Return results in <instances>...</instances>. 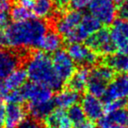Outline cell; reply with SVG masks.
Listing matches in <instances>:
<instances>
[{
  "instance_id": "9c48e42d",
  "label": "cell",
  "mask_w": 128,
  "mask_h": 128,
  "mask_svg": "<svg viewBox=\"0 0 128 128\" xmlns=\"http://www.w3.org/2000/svg\"><path fill=\"white\" fill-rule=\"evenodd\" d=\"M110 35L116 52L128 54V22L121 18L114 20Z\"/></svg>"
},
{
  "instance_id": "6da1fadb",
  "label": "cell",
  "mask_w": 128,
  "mask_h": 128,
  "mask_svg": "<svg viewBox=\"0 0 128 128\" xmlns=\"http://www.w3.org/2000/svg\"><path fill=\"white\" fill-rule=\"evenodd\" d=\"M48 30V24L42 20L31 18L25 21L13 22L4 30L6 45L18 49L36 48Z\"/></svg>"
},
{
  "instance_id": "4dcf8cb0",
  "label": "cell",
  "mask_w": 128,
  "mask_h": 128,
  "mask_svg": "<svg viewBox=\"0 0 128 128\" xmlns=\"http://www.w3.org/2000/svg\"><path fill=\"white\" fill-rule=\"evenodd\" d=\"M117 14H118L121 20H127L128 18V0H126L121 4L117 6Z\"/></svg>"
},
{
  "instance_id": "d6a6232c",
  "label": "cell",
  "mask_w": 128,
  "mask_h": 128,
  "mask_svg": "<svg viewBox=\"0 0 128 128\" xmlns=\"http://www.w3.org/2000/svg\"><path fill=\"white\" fill-rule=\"evenodd\" d=\"M55 6L58 8L60 11H64L66 10L68 6H70L68 0H52Z\"/></svg>"
},
{
  "instance_id": "e0dca14e",
  "label": "cell",
  "mask_w": 128,
  "mask_h": 128,
  "mask_svg": "<svg viewBox=\"0 0 128 128\" xmlns=\"http://www.w3.org/2000/svg\"><path fill=\"white\" fill-rule=\"evenodd\" d=\"M44 128H71L72 123L62 109H54L44 118Z\"/></svg>"
},
{
  "instance_id": "7bdbcfd3",
  "label": "cell",
  "mask_w": 128,
  "mask_h": 128,
  "mask_svg": "<svg viewBox=\"0 0 128 128\" xmlns=\"http://www.w3.org/2000/svg\"><path fill=\"white\" fill-rule=\"evenodd\" d=\"M112 1H113V0H112Z\"/></svg>"
},
{
  "instance_id": "5b68a950",
  "label": "cell",
  "mask_w": 128,
  "mask_h": 128,
  "mask_svg": "<svg viewBox=\"0 0 128 128\" xmlns=\"http://www.w3.org/2000/svg\"><path fill=\"white\" fill-rule=\"evenodd\" d=\"M89 10L90 14L104 26L112 25L117 15V6L112 0H91Z\"/></svg>"
},
{
  "instance_id": "44dd1931",
  "label": "cell",
  "mask_w": 128,
  "mask_h": 128,
  "mask_svg": "<svg viewBox=\"0 0 128 128\" xmlns=\"http://www.w3.org/2000/svg\"><path fill=\"white\" fill-rule=\"evenodd\" d=\"M108 84V82H106L101 77L96 76L94 72L90 70L89 78H88L87 85H86V89L89 91V94L98 98H103Z\"/></svg>"
},
{
  "instance_id": "8fae6325",
  "label": "cell",
  "mask_w": 128,
  "mask_h": 128,
  "mask_svg": "<svg viewBox=\"0 0 128 128\" xmlns=\"http://www.w3.org/2000/svg\"><path fill=\"white\" fill-rule=\"evenodd\" d=\"M82 15L84 14L77 10H72L63 13L55 24V27L58 34L64 39H66L75 31V29L79 25Z\"/></svg>"
},
{
  "instance_id": "5bb4252c",
  "label": "cell",
  "mask_w": 128,
  "mask_h": 128,
  "mask_svg": "<svg viewBox=\"0 0 128 128\" xmlns=\"http://www.w3.org/2000/svg\"><path fill=\"white\" fill-rule=\"evenodd\" d=\"M21 60L18 54L9 50H0V79H4L18 68Z\"/></svg>"
},
{
  "instance_id": "7c38bea8",
  "label": "cell",
  "mask_w": 128,
  "mask_h": 128,
  "mask_svg": "<svg viewBox=\"0 0 128 128\" xmlns=\"http://www.w3.org/2000/svg\"><path fill=\"white\" fill-rule=\"evenodd\" d=\"M26 113L21 104L8 103L4 107V128H16L26 118Z\"/></svg>"
},
{
  "instance_id": "f35d334b",
  "label": "cell",
  "mask_w": 128,
  "mask_h": 128,
  "mask_svg": "<svg viewBox=\"0 0 128 128\" xmlns=\"http://www.w3.org/2000/svg\"><path fill=\"white\" fill-rule=\"evenodd\" d=\"M94 128H102V127H100V126H98V127H94Z\"/></svg>"
},
{
  "instance_id": "4fadbf2b",
  "label": "cell",
  "mask_w": 128,
  "mask_h": 128,
  "mask_svg": "<svg viewBox=\"0 0 128 128\" xmlns=\"http://www.w3.org/2000/svg\"><path fill=\"white\" fill-rule=\"evenodd\" d=\"M82 108L89 120L96 121L104 115V104L98 98L87 94L82 98Z\"/></svg>"
},
{
  "instance_id": "836d02e7",
  "label": "cell",
  "mask_w": 128,
  "mask_h": 128,
  "mask_svg": "<svg viewBox=\"0 0 128 128\" xmlns=\"http://www.w3.org/2000/svg\"><path fill=\"white\" fill-rule=\"evenodd\" d=\"M11 8L10 0H0V12H6Z\"/></svg>"
},
{
  "instance_id": "60d3db41",
  "label": "cell",
  "mask_w": 128,
  "mask_h": 128,
  "mask_svg": "<svg viewBox=\"0 0 128 128\" xmlns=\"http://www.w3.org/2000/svg\"><path fill=\"white\" fill-rule=\"evenodd\" d=\"M127 22H128V18H127Z\"/></svg>"
},
{
  "instance_id": "8992f818",
  "label": "cell",
  "mask_w": 128,
  "mask_h": 128,
  "mask_svg": "<svg viewBox=\"0 0 128 128\" xmlns=\"http://www.w3.org/2000/svg\"><path fill=\"white\" fill-rule=\"evenodd\" d=\"M20 90L24 98V101H28V104L44 103L53 99V90L43 84L34 82H26Z\"/></svg>"
},
{
  "instance_id": "2e32d148",
  "label": "cell",
  "mask_w": 128,
  "mask_h": 128,
  "mask_svg": "<svg viewBox=\"0 0 128 128\" xmlns=\"http://www.w3.org/2000/svg\"><path fill=\"white\" fill-rule=\"evenodd\" d=\"M128 118V112L124 108L106 113L98 119V126L102 128H112L116 126H126Z\"/></svg>"
},
{
  "instance_id": "7402d4cb",
  "label": "cell",
  "mask_w": 128,
  "mask_h": 128,
  "mask_svg": "<svg viewBox=\"0 0 128 128\" xmlns=\"http://www.w3.org/2000/svg\"><path fill=\"white\" fill-rule=\"evenodd\" d=\"M104 64L112 68L114 71L120 73H128V54H118L106 55Z\"/></svg>"
},
{
  "instance_id": "9a60e30c",
  "label": "cell",
  "mask_w": 128,
  "mask_h": 128,
  "mask_svg": "<svg viewBox=\"0 0 128 128\" xmlns=\"http://www.w3.org/2000/svg\"><path fill=\"white\" fill-rule=\"evenodd\" d=\"M62 45V37L58 32L54 30H48L38 42L36 48L39 50L45 52L46 54L54 53L55 51L60 49Z\"/></svg>"
},
{
  "instance_id": "83f0119b",
  "label": "cell",
  "mask_w": 128,
  "mask_h": 128,
  "mask_svg": "<svg viewBox=\"0 0 128 128\" xmlns=\"http://www.w3.org/2000/svg\"><path fill=\"white\" fill-rule=\"evenodd\" d=\"M4 100H6L8 103L12 104H22L24 102V98L22 96L20 89L9 91L6 96L4 98Z\"/></svg>"
},
{
  "instance_id": "7a4b0ae2",
  "label": "cell",
  "mask_w": 128,
  "mask_h": 128,
  "mask_svg": "<svg viewBox=\"0 0 128 128\" xmlns=\"http://www.w3.org/2000/svg\"><path fill=\"white\" fill-rule=\"evenodd\" d=\"M26 71L31 82L43 84L53 91H59L64 85L54 70L49 55L41 50L34 52L27 59Z\"/></svg>"
},
{
  "instance_id": "74e56055",
  "label": "cell",
  "mask_w": 128,
  "mask_h": 128,
  "mask_svg": "<svg viewBox=\"0 0 128 128\" xmlns=\"http://www.w3.org/2000/svg\"><path fill=\"white\" fill-rule=\"evenodd\" d=\"M112 128H127V127H126V126H116Z\"/></svg>"
},
{
  "instance_id": "603a6c76",
  "label": "cell",
  "mask_w": 128,
  "mask_h": 128,
  "mask_svg": "<svg viewBox=\"0 0 128 128\" xmlns=\"http://www.w3.org/2000/svg\"><path fill=\"white\" fill-rule=\"evenodd\" d=\"M54 100H50L44 103L39 104H28L27 105V112L31 114L32 118H36L38 120L44 119L52 110L54 109Z\"/></svg>"
},
{
  "instance_id": "277c9868",
  "label": "cell",
  "mask_w": 128,
  "mask_h": 128,
  "mask_svg": "<svg viewBox=\"0 0 128 128\" xmlns=\"http://www.w3.org/2000/svg\"><path fill=\"white\" fill-rule=\"evenodd\" d=\"M102 24L91 14L82 15L79 25L70 36L66 38L65 41L68 44L76 42H82L95 32L101 28Z\"/></svg>"
},
{
  "instance_id": "ab89813d",
  "label": "cell",
  "mask_w": 128,
  "mask_h": 128,
  "mask_svg": "<svg viewBox=\"0 0 128 128\" xmlns=\"http://www.w3.org/2000/svg\"><path fill=\"white\" fill-rule=\"evenodd\" d=\"M2 100H3V99H2V98H0V102H2Z\"/></svg>"
},
{
  "instance_id": "b9f144b4",
  "label": "cell",
  "mask_w": 128,
  "mask_h": 128,
  "mask_svg": "<svg viewBox=\"0 0 128 128\" xmlns=\"http://www.w3.org/2000/svg\"><path fill=\"white\" fill-rule=\"evenodd\" d=\"M127 106H128V104H127Z\"/></svg>"
},
{
  "instance_id": "d4e9b609",
  "label": "cell",
  "mask_w": 128,
  "mask_h": 128,
  "mask_svg": "<svg viewBox=\"0 0 128 128\" xmlns=\"http://www.w3.org/2000/svg\"><path fill=\"white\" fill-rule=\"evenodd\" d=\"M10 18L13 20V22H20L34 18L35 16H34L32 10L27 9V8L18 4L12 8Z\"/></svg>"
},
{
  "instance_id": "ba28073f",
  "label": "cell",
  "mask_w": 128,
  "mask_h": 128,
  "mask_svg": "<svg viewBox=\"0 0 128 128\" xmlns=\"http://www.w3.org/2000/svg\"><path fill=\"white\" fill-rule=\"evenodd\" d=\"M54 70L57 76L63 82H67L76 71V64L65 50L59 49L51 58Z\"/></svg>"
},
{
  "instance_id": "f1b7e54d",
  "label": "cell",
  "mask_w": 128,
  "mask_h": 128,
  "mask_svg": "<svg viewBox=\"0 0 128 128\" xmlns=\"http://www.w3.org/2000/svg\"><path fill=\"white\" fill-rule=\"evenodd\" d=\"M16 128H44V126H42L40 120H38L34 118H26Z\"/></svg>"
},
{
  "instance_id": "f546056e",
  "label": "cell",
  "mask_w": 128,
  "mask_h": 128,
  "mask_svg": "<svg viewBox=\"0 0 128 128\" xmlns=\"http://www.w3.org/2000/svg\"><path fill=\"white\" fill-rule=\"evenodd\" d=\"M90 1L91 0H68L70 7L73 10H77V11H81L88 7Z\"/></svg>"
},
{
  "instance_id": "1f68e13d",
  "label": "cell",
  "mask_w": 128,
  "mask_h": 128,
  "mask_svg": "<svg viewBox=\"0 0 128 128\" xmlns=\"http://www.w3.org/2000/svg\"><path fill=\"white\" fill-rule=\"evenodd\" d=\"M10 15L6 12H0V32H4L10 25Z\"/></svg>"
},
{
  "instance_id": "484cf974",
  "label": "cell",
  "mask_w": 128,
  "mask_h": 128,
  "mask_svg": "<svg viewBox=\"0 0 128 128\" xmlns=\"http://www.w3.org/2000/svg\"><path fill=\"white\" fill-rule=\"evenodd\" d=\"M67 114H68V118L70 119L73 126H76V124H81L84 120H86V116L82 110V106L78 105L77 104L70 107Z\"/></svg>"
},
{
  "instance_id": "d590c367",
  "label": "cell",
  "mask_w": 128,
  "mask_h": 128,
  "mask_svg": "<svg viewBox=\"0 0 128 128\" xmlns=\"http://www.w3.org/2000/svg\"><path fill=\"white\" fill-rule=\"evenodd\" d=\"M4 106L0 102V128H4Z\"/></svg>"
},
{
  "instance_id": "30bf717a",
  "label": "cell",
  "mask_w": 128,
  "mask_h": 128,
  "mask_svg": "<svg viewBox=\"0 0 128 128\" xmlns=\"http://www.w3.org/2000/svg\"><path fill=\"white\" fill-rule=\"evenodd\" d=\"M104 102L114 99L128 100V73H121L108 84L103 96Z\"/></svg>"
},
{
  "instance_id": "cb8c5ba5",
  "label": "cell",
  "mask_w": 128,
  "mask_h": 128,
  "mask_svg": "<svg viewBox=\"0 0 128 128\" xmlns=\"http://www.w3.org/2000/svg\"><path fill=\"white\" fill-rule=\"evenodd\" d=\"M54 6L52 0H34L32 11L34 16L46 20L54 14Z\"/></svg>"
},
{
  "instance_id": "ffe728a7",
  "label": "cell",
  "mask_w": 128,
  "mask_h": 128,
  "mask_svg": "<svg viewBox=\"0 0 128 128\" xmlns=\"http://www.w3.org/2000/svg\"><path fill=\"white\" fill-rule=\"evenodd\" d=\"M27 78L28 77H27V73L26 70L22 68H18L13 70L11 74H9L6 78L3 79V82L7 90L12 91L21 88L26 82Z\"/></svg>"
},
{
  "instance_id": "e575fe53",
  "label": "cell",
  "mask_w": 128,
  "mask_h": 128,
  "mask_svg": "<svg viewBox=\"0 0 128 128\" xmlns=\"http://www.w3.org/2000/svg\"><path fill=\"white\" fill-rule=\"evenodd\" d=\"M94 123L93 121L89 120V119H86L84 122H82L81 124H78L76 126H74V128H94Z\"/></svg>"
},
{
  "instance_id": "52a82bcc",
  "label": "cell",
  "mask_w": 128,
  "mask_h": 128,
  "mask_svg": "<svg viewBox=\"0 0 128 128\" xmlns=\"http://www.w3.org/2000/svg\"><path fill=\"white\" fill-rule=\"evenodd\" d=\"M67 53L73 60L75 64L80 67L89 68L98 62V54L91 50L88 46L81 44L80 42L68 44Z\"/></svg>"
},
{
  "instance_id": "3957f363",
  "label": "cell",
  "mask_w": 128,
  "mask_h": 128,
  "mask_svg": "<svg viewBox=\"0 0 128 128\" xmlns=\"http://www.w3.org/2000/svg\"><path fill=\"white\" fill-rule=\"evenodd\" d=\"M85 45L98 55H109L116 52L110 35V30L100 28L85 40Z\"/></svg>"
},
{
  "instance_id": "d6986e66",
  "label": "cell",
  "mask_w": 128,
  "mask_h": 128,
  "mask_svg": "<svg viewBox=\"0 0 128 128\" xmlns=\"http://www.w3.org/2000/svg\"><path fill=\"white\" fill-rule=\"evenodd\" d=\"M54 105L60 109H68L72 105L78 103L80 100V94L68 89L59 90L57 95L54 98Z\"/></svg>"
},
{
  "instance_id": "8d00e7d4",
  "label": "cell",
  "mask_w": 128,
  "mask_h": 128,
  "mask_svg": "<svg viewBox=\"0 0 128 128\" xmlns=\"http://www.w3.org/2000/svg\"><path fill=\"white\" fill-rule=\"evenodd\" d=\"M0 46H7L4 31V32H0Z\"/></svg>"
},
{
  "instance_id": "ac0fdd59",
  "label": "cell",
  "mask_w": 128,
  "mask_h": 128,
  "mask_svg": "<svg viewBox=\"0 0 128 128\" xmlns=\"http://www.w3.org/2000/svg\"><path fill=\"white\" fill-rule=\"evenodd\" d=\"M89 75V68L81 67L79 70H76L71 77L66 82V88L76 92H82L86 89Z\"/></svg>"
},
{
  "instance_id": "4316f807",
  "label": "cell",
  "mask_w": 128,
  "mask_h": 128,
  "mask_svg": "<svg viewBox=\"0 0 128 128\" xmlns=\"http://www.w3.org/2000/svg\"><path fill=\"white\" fill-rule=\"evenodd\" d=\"M128 101L126 99H114L110 100V101L105 102L104 105V110L105 113H109V112H112L114 110H119V109H123L127 105Z\"/></svg>"
}]
</instances>
